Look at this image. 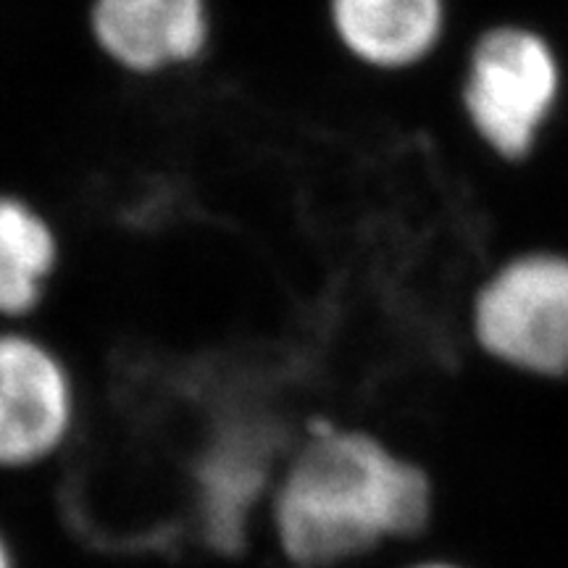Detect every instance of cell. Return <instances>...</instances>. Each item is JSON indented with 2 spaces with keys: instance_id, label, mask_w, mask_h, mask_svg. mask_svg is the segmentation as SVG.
<instances>
[{
  "instance_id": "cell-6",
  "label": "cell",
  "mask_w": 568,
  "mask_h": 568,
  "mask_svg": "<svg viewBox=\"0 0 568 568\" xmlns=\"http://www.w3.org/2000/svg\"><path fill=\"white\" fill-rule=\"evenodd\" d=\"M339 45L372 69H406L429 55L445 24V0H326Z\"/></svg>"
},
{
  "instance_id": "cell-9",
  "label": "cell",
  "mask_w": 568,
  "mask_h": 568,
  "mask_svg": "<svg viewBox=\"0 0 568 568\" xmlns=\"http://www.w3.org/2000/svg\"><path fill=\"white\" fill-rule=\"evenodd\" d=\"M0 568H21V556L11 531L0 521Z\"/></svg>"
},
{
  "instance_id": "cell-2",
  "label": "cell",
  "mask_w": 568,
  "mask_h": 568,
  "mask_svg": "<svg viewBox=\"0 0 568 568\" xmlns=\"http://www.w3.org/2000/svg\"><path fill=\"white\" fill-rule=\"evenodd\" d=\"M468 343L487 366L535 382H568V255L531 251L500 264L468 303Z\"/></svg>"
},
{
  "instance_id": "cell-1",
  "label": "cell",
  "mask_w": 568,
  "mask_h": 568,
  "mask_svg": "<svg viewBox=\"0 0 568 568\" xmlns=\"http://www.w3.org/2000/svg\"><path fill=\"white\" fill-rule=\"evenodd\" d=\"M437 506L435 474L400 443L314 422L282 453L261 527L282 566L366 568L422 548Z\"/></svg>"
},
{
  "instance_id": "cell-8",
  "label": "cell",
  "mask_w": 568,
  "mask_h": 568,
  "mask_svg": "<svg viewBox=\"0 0 568 568\" xmlns=\"http://www.w3.org/2000/svg\"><path fill=\"white\" fill-rule=\"evenodd\" d=\"M389 568H471V566L464 564V560L456 556H450V552L416 548L406 552V556H400V560H395Z\"/></svg>"
},
{
  "instance_id": "cell-4",
  "label": "cell",
  "mask_w": 568,
  "mask_h": 568,
  "mask_svg": "<svg viewBox=\"0 0 568 568\" xmlns=\"http://www.w3.org/2000/svg\"><path fill=\"white\" fill-rule=\"evenodd\" d=\"M558 82L548 42L521 27H497L471 53L464 88L468 119L495 153L521 159L556 103Z\"/></svg>"
},
{
  "instance_id": "cell-5",
  "label": "cell",
  "mask_w": 568,
  "mask_h": 568,
  "mask_svg": "<svg viewBox=\"0 0 568 568\" xmlns=\"http://www.w3.org/2000/svg\"><path fill=\"white\" fill-rule=\"evenodd\" d=\"M88 30L111 67L155 80L209 53L213 9L211 0H90Z\"/></svg>"
},
{
  "instance_id": "cell-7",
  "label": "cell",
  "mask_w": 568,
  "mask_h": 568,
  "mask_svg": "<svg viewBox=\"0 0 568 568\" xmlns=\"http://www.w3.org/2000/svg\"><path fill=\"white\" fill-rule=\"evenodd\" d=\"M61 237L45 211L0 193V324H32L61 268Z\"/></svg>"
},
{
  "instance_id": "cell-10",
  "label": "cell",
  "mask_w": 568,
  "mask_h": 568,
  "mask_svg": "<svg viewBox=\"0 0 568 568\" xmlns=\"http://www.w3.org/2000/svg\"><path fill=\"white\" fill-rule=\"evenodd\" d=\"M280 568H295V566H282V564H280Z\"/></svg>"
},
{
  "instance_id": "cell-3",
  "label": "cell",
  "mask_w": 568,
  "mask_h": 568,
  "mask_svg": "<svg viewBox=\"0 0 568 568\" xmlns=\"http://www.w3.org/2000/svg\"><path fill=\"white\" fill-rule=\"evenodd\" d=\"M82 426L74 366L32 324H0V479L45 471Z\"/></svg>"
}]
</instances>
